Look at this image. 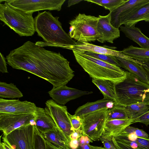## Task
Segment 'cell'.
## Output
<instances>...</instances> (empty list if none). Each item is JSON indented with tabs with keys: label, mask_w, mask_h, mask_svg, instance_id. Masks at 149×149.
<instances>
[{
	"label": "cell",
	"mask_w": 149,
	"mask_h": 149,
	"mask_svg": "<svg viewBox=\"0 0 149 149\" xmlns=\"http://www.w3.org/2000/svg\"><path fill=\"white\" fill-rule=\"evenodd\" d=\"M79 145V142L77 140H70L69 143V149H77Z\"/></svg>",
	"instance_id": "cell-42"
},
{
	"label": "cell",
	"mask_w": 149,
	"mask_h": 149,
	"mask_svg": "<svg viewBox=\"0 0 149 149\" xmlns=\"http://www.w3.org/2000/svg\"><path fill=\"white\" fill-rule=\"evenodd\" d=\"M34 113L14 114L0 113V130L5 136L22 126L35 125Z\"/></svg>",
	"instance_id": "cell-11"
},
{
	"label": "cell",
	"mask_w": 149,
	"mask_h": 149,
	"mask_svg": "<svg viewBox=\"0 0 149 149\" xmlns=\"http://www.w3.org/2000/svg\"><path fill=\"white\" fill-rule=\"evenodd\" d=\"M120 67L141 81L149 84L148 81L141 62L137 60L132 61L116 57Z\"/></svg>",
	"instance_id": "cell-18"
},
{
	"label": "cell",
	"mask_w": 149,
	"mask_h": 149,
	"mask_svg": "<svg viewBox=\"0 0 149 149\" xmlns=\"http://www.w3.org/2000/svg\"><path fill=\"white\" fill-rule=\"evenodd\" d=\"M141 65L143 68L147 78L149 81V60L141 62Z\"/></svg>",
	"instance_id": "cell-41"
},
{
	"label": "cell",
	"mask_w": 149,
	"mask_h": 149,
	"mask_svg": "<svg viewBox=\"0 0 149 149\" xmlns=\"http://www.w3.org/2000/svg\"><path fill=\"white\" fill-rule=\"evenodd\" d=\"M126 0H85L84 1L96 4L109 10L113 11L126 1Z\"/></svg>",
	"instance_id": "cell-30"
},
{
	"label": "cell",
	"mask_w": 149,
	"mask_h": 149,
	"mask_svg": "<svg viewBox=\"0 0 149 149\" xmlns=\"http://www.w3.org/2000/svg\"><path fill=\"white\" fill-rule=\"evenodd\" d=\"M49 12H38L35 17L36 31L44 41L36 42L40 47H54L73 50L77 43L63 29L59 20Z\"/></svg>",
	"instance_id": "cell-2"
},
{
	"label": "cell",
	"mask_w": 149,
	"mask_h": 149,
	"mask_svg": "<svg viewBox=\"0 0 149 149\" xmlns=\"http://www.w3.org/2000/svg\"><path fill=\"white\" fill-rule=\"evenodd\" d=\"M92 149H107L104 148L91 145Z\"/></svg>",
	"instance_id": "cell-46"
},
{
	"label": "cell",
	"mask_w": 149,
	"mask_h": 149,
	"mask_svg": "<svg viewBox=\"0 0 149 149\" xmlns=\"http://www.w3.org/2000/svg\"><path fill=\"white\" fill-rule=\"evenodd\" d=\"M127 134L133 133L137 136L144 138H148L149 135L143 130L129 126L123 131Z\"/></svg>",
	"instance_id": "cell-33"
},
{
	"label": "cell",
	"mask_w": 149,
	"mask_h": 149,
	"mask_svg": "<svg viewBox=\"0 0 149 149\" xmlns=\"http://www.w3.org/2000/svg\"><path fill=\"white\" fill-rule=\"evenodd\" d=\"M97 24V30L100 37L97 41L104 43H111L120 36V30L113 26L111 23L110 14L109 13L105 16L99 15Z\"/></svg>",
	"instance_id": "cell-15"
},
{
	"label": "cell",
	"mask_w": 149,
	"mask_h": 149,
	"mask_svg": "<svg viewBox=\"0 0 149 149\" xmlns=\"http://www.w3.org/2000/svg\"><path fill=\"white\" fill-rule=\"evenodd\" d=\"M92 80L102 93L104 98L113 100L115 102L116 83L109 80L94 78H92Z\"/></svg>",
	"instance_id": "cell-23"
},
{
	"label": "cell",
	"mask_w": 149,
	"mask_h": 149,
	"mask_svg": "<svg viewBox=\"0 0 149 149\" xmlns=\"http://www.w3.org/2000/svg\"><path fill=\"white\" fill-rule=\"evenodd\" d=\"M0 149H4L2 145L1 142L0 143Z\"/></svg>",
	"instance_id": "cell-47"
},
{
	"label": "cell",
	"mask_w": 149,
	"mask_h": 149,
	"mask_svg": "<svg viewBox=\"0 0 149 149\" xmlns=\"http://www.w3.org/2000/svg\"><path fill=\"white\" fill-rule=\"evenodd\" d=\"M129 118L125 107L114 104L108 110L107 120H124Z\"/></svg>",
	"instance_id": "cell-29"
},
{
	"label": "cell",
	"mask_w": 149,
	"mask_h": 149,
	"mask_svg": "<svg viewBox=\"0 0 149 149\" xmlns=\"http://www.w3.org/2000/svg\"><path fill=\"white\" fill-rule=\"evenodd\" d=\"M129 118L137 119L149 111V106L143 103H137L125 107Z\"/></svg>",
	"instance_id": "cell-28"
},
{
	"label": "cell",
	"mask_w": 149,
	"mask_h": 149,
	"mask_svg": "<svg viewBox=\"0 0 149 149\" xmlns=\"http://www.w3.org/2000/svg\"><path fill=\"white\" fill-rule=\"evenodd\" d=\"M109 109H103L79 116L82 135L87 136L93 141H99L103 133Z\"/></svg>",
	"instance_id": "cell-7"
},
{
	"label": "cell",
	"mask_w": 149,
	"mask_h": 149,
	"mask_svg": "<svg viewBox=\"0 0 149 149\" xmlns=\"http://www.w3.org/2000/svg\"><path fill=\"white\" fill-rule=\"evenodd\" d=\"M83 1L82 0H69L68 1V7L70 6L78 3Z\"/></svg>",
	"instance_id": "cell-44"
},
{
	"label": "cell",
	"mask_w": 149,
	"mask_h": 149,
	"mask_svg": "<svg viewBox=\"0 0 149 149\" xmlns=\"http://www.w3.org/2000/svg\"><path fill=\"white\" fill-rule=\"evenodd\" d=\"M72 50L80 52H90L98 54L114 56L125 59L135 61L134 59L123 53L122 51H118L104 47L93 45L89 43L77 42Z\"/></svg>",
	"instance_id": "cell-16"
},
{
	"label": "cell",
	"mask_w": 149,
	"mask_h": 149,
	"mask_svg": "<svg viewBox=\"0 0 149 149\" xmlns=\"http://www.w3.org/2000/svg\"><path fill=\"white\" fill-rule=\"evenodd\" d=\"M46 140L47 149H61L52 143Z\"/></svg>",
	"instance_id": "cell-43"
},
{
	"label": "cell",
	"mask_w": 149,
	"mask_h": 149,
	"mask_svg": "<svg viewBox=\"0 0 149 149\" xmlns=\"http://www.w3.org/2000/svg\"><path fill=\"white\" fill-rule=\"evenodd\" d=\"M82 135V131L81 129L73 132L70 135L69 138L70 140H77Z\"/></svg>",
	"instance_id": "cell-40"
},
{
	"label": "cell",
	"mask_w": 149,
	"mask_h": 149,
	"mask_svg": "<svg viewBox=\"0 0 149 149\" xmlns=\"http://www.w3.org/2000/svg\"><path fill=\"white\" fill-rule=\"evenodd\" d=\"M34 127L30 124L17 128L3 136V141L13 149H33Z\"/></svg>",
	"instance_id": "cell-8"
},
{
	"label": "cell",
	"mask_w": 149,
	"mask_h": 149,
	"mask_svg": "<svg viewBox=\"0 0 149 149\" xmlns=\"http://www.w3.org/2000/svg\"><path fill=\"white\" fill-rule=\"evenodd\" d=\"M6 58L13 68L34 74L53 87L66 85L74 76L70 62L60 53L47 50L30 41L11 51Z\"/></svg>",
	"instance_id": "cell-1"
},
{
	"label": "cell",
	"mask_w": 149,
	"mask_h": 149,
	"mask_svg": "<svg viewBox=\"0 0 149 149\" xmlns=\"http://www.w3.org/2000/svg\"><path fill=\"white\" fill-rule=\"evenodd\" d=\"M99 19V17L79 13L69 22V36L78 42L89 43L97 40L100 37L97 30Z\"/></svg>",
	"instance_id": "cell-6"
},
{
	"label": "cell",
	"mask_w": 149,
	"mask_h": 149,
	"mask_svg": "<svg viewBox=\"0 0 149 149\" xmlns=\"http://www.w3.org/2000/svg\"><path fill=\"white\" fill-rule=\"evenodd\" d=\"M149 22V2L143 5L128 17L122 24L125 26L135 25L139 22Z\"/></svg>",
	"instance_id": "cell-24"
},
{
	"label": "cell",
	"mask_w": 149,
	"mask_h": 149,
	"mask_svg": "<svg viewBox=\"0 0 149 149\" xmlns=\"http://www.w3.org/2000/svg\"><path fill=\"white\" fill-rule=\"evenodd\" d=\"M11 6L26 12L47 10L59 11L65 0H6Z\"/></svg>",
	"instance_id": "cell-9"
},
{
	"label": "cell",
	"mask_w": 149,
	"mask_h": 149,
	"mask_svg": "<svg viewBox=\"0 0 149 149\" xmlns=\"http://www.w3.org/2000/svg\"><path fill=\"white\" fill-rule=\"evenodd\" d=\"M115 104L124 107L137 103L149 106V84L146 83L128 71L124 80L115 86Z\"/></svg>",
	"instance_id": "cell-3"
},
{
	"label": "cell",
	"mask_w": 149,
	"mask_h": 149,
	"mask_svg": "<svg viewBox=\"0 0 149 149\" xmlns=\"http://www.w3.org/2000/svg\"><path fill=\"white\" fill-rule=\"evenodd\" d=\"M133 120L134 123H140L146 126L149 125V111L143 116Z\"/></svg>",
	"instance_id": "cell-37"
},
{
	"label": "cell",
	"mask_w": 149,
	"mask_h": 149,
	"mask_svg": "<svg viewBox=\"0 0 149 149\" xmlns=\"http://www.w3.org/2000/svg\"><path fill=\"white\" fill-rule=\"evenodd\" d=\"M123 53L141 62L149 60V49L142 48L132 45L124 48Z\"/></svg>",
	"instance_id": "cell-26"
},
{
	"label": "cell",
	"mask_w": 149,
	"mask_h": 149,
	"mask_svg": "<svg viewBox=\"0 0 149 149\" xmlns=\"http://www.w3.org/2000/svg\"><path fill=\"white\" fill-rule=\"evenodd\" d=\"M72 51L76 61L92 78L109 80L116 83L123 81L126 77V71L118 66L84 52Z\"/></svg>",
	"instance_id": "cell-4"
},
{
	"label": "cell",
	"mask_w": 149,
	"mask_h": 149,
	"mask_svg": "<svg viewBox=\"0 0 149 149\" xmlns=\"http://www.w3.org/2000/svg\"><path fill=\"white\" fill-rule=\"evenodd\" d=\"M112 140L117 149H135L123 142L116 140L113 136Z\"/></svg>",
	"instance_id": "cell-39"
},
{
	"label": "cell",
	"mask_w": 149,
	"mask_h": 149,
	"mask_svg": "<svg viewBox=\"0 0 149 149\" xmlns=\"http://www.w3.org/2000/svg\"><path fill=\"white\" fill-rule=\"evenodd\" d=\"M134 123L133 120L128 118L124 120H107L104 128L103 135L113 136L123 132L127 127Z\"/></svg>",
	"instance_id": "cell-20"
},
{
	"label": "cell",
	"mask_w": 149,
	"mask_h": 149,
	"mask_svg": "<svg viewBox=\"0 0 149 149\" xmlns=\"http://www.w3.org/2000/svg\"><path fill=\"white\" fill-rule=\"evenodd\" d=\"M36 104L27 101L0 98V113L14 114L34 113Z\"/></svg>",
	"instance_id": "cell-14"
},
{
	"label": "cell",
	"mask_w": 149,
	"mask_h": 149,
	"mask_svg": "<svg viewBox=\"0 0 149 149\" xmlns=\"http://www.w3.org/2000/svg\"><path fill=\"white\" fill-rule=\"evenodd\" d=\"M0 19L20 36H33L35 33L33 13L26 12L9 4L5 0H0Z\"/></svg>",
	"instance_id": "cell-5"
},
{
	"label": "cell",
	"mask_w": 149,
	"mask_h": 149,
	"mask_svg": "<svg viewBox=\"0 0 149 149\" xmlns=\"http://www.w3.org/2000/svg\"><path fill=\"white\" fill-rule=\"evenodd\" d=\"M93 92L80 90L66 85L53 88L48 92L52 99L57 104L64 105L70 101L82 96L90 94Z\"/></svg>",
	"instance_id": "cell-13"
},
{
	"label": "cell",
	"mask_w": 149,
	"mask_h": 149,
	"mask_svg": "<svg viewBox=\"0 0 149 149\" xmlns=\"http://www.w3.org/2000/svg\"><path fill=\"white\" fill-rule=\"evenodd\" d=\"M115 103L113 100L104 98L93 102H87L79 107L75 111L74 115L81 116L103 109H110Z\"/></svg>",
	"instance_id": "cell-19"
},
{
	"label": "cell",
	"mask_w": 149,
	"mask_h": 149,
	"mask_svg": "<svg viewBox=\"0 0 149 149\" xmlns=\"http://www.w3.org/2000/svg\"><path fill=\"white\" fill-rule=\"evenodd\" d=\"M45 104L57 127L69 143V136L73 131L67 107L57 104L52 99L47 100Z\"/></svg>",
	"instance_id": "cell-10"
},
{
	"label": "cell",
	"mask_w": 149,
	"mask_h": 149,
	"mask_svg": "<svg viewBox=\"0 0 149 149\" xmlns=\"http://www.w3.org/2000/svg\"><path fill=\"white\" fill-rule=\"evenodd\" d=\"M23 94L13 83L0 82L1 98H14L22 97Z\"/></svg>",
	"instance_id": "cell-27"
},
{
	"label": "cell",
	"mask_w": 149,
	"mask_h": 149,
	"mask_svg": "<svg viewBox=\"0 0 149 149\" xmlns=\"http://www.w3.org/2000/svg\"><path fill=\"white\" fill-rule=\"evenodd\" d=\"M2 145L4 149H13L9 145L6 143L1 142Z\"/></svg>",
	"instance_id": "cell-45"
},
{
	"label": "cell",
	"mask_w": 149,
	"mask_h": 149,
	"mask_svg": "<svg viewBox=\"0 0 149 149\" xmlns=\"http://www.w3.org/2000/svg\"><path fill=\"white\" fill-rule=\"evenodd\" d=\"M135 26H121L119 27L120 30L123 32L126 37L137 43L141 48L149 49V38Z\"/></svg>",
	"instance_id": "cell-21"
},
{
	"label": "cell",
	"mask_w": 149,
	"mask_h": 149,
	"mask_svg": "<svg viewBox=\"0 0 149 149\" xmlns=\"http://www.w3.org/2000/svg\"><path fill=\"white\" fill-rule=\"evenodd\" d=\"M33 149H47L46 140L35 125Z\"/></svg>",
	"instance_id": "cell-31"
},
{
	"label": "cell",
	"mask_w": 149,
	"mask_h": 149,
	"mask_svg": "<svg viewBox=\"0 0 149 149\" xmlns=\"http://www.w3.org/2000/svg\"><path fill=\"white\" fill-rule=\"evenodd\" d=\"M149 2V0H127L113 11L109 12L111 23L119 29L124 20L141 6Z\"/></svg>",
	"instance_id": "cell-12"
},
{
	"label": "cell",
	"mask_w": 149,
	"mask_h": 149,
	"mask_svg": "<svg viewBox=\"0 0 149 149\" xmlns=\"http://www.w3.org/2000/svg\"><path fill=\"white\" fill-rule=\"evenodd\" d=\"M6 58L0 53V71L3 73H8Z\"/></svg>",
	"instance_id": "cell-38"
},
{
	"label": "cell",
	"mask_w": 149,
	"mask_h": 149,
	"mask_svg": "<svg viewBox=\"0 0 149 149\" xmlns=\"http://www.w3.org/2000/svg\"><path fill=\"white\" fill-rule=\"evenodd\" d=\"M34 114V125L41 133L58 128L47 107H37Z\"/></svg>",
	"instance_id": "cell-17"
},
{
	"label": "cell",
	"mask_w": 149,
	"mask_h": 149,
	"mask_svg": "<svg viewBox=\"0 0 149 149\" xmlns=\"http://www.w3.org/2000/svg\"><path fill=\"white\" fill-rule=\"evenodd\" d=\"M84 53L87 55L113 65H116L119 67H120L115 56L101 54L90 52H85Z\"/></svg>",
	"instance_id": "cell-32"
},
{
	"label": "cell",
	"mask_w": 149,
	"mask_h": 149,
	"mask_svg": "<svg viewBox=\"0 0 149 149\" xmlns=\"http://www.w3.org/2000/svg\"><path fill=\"white\" fill-rule=\"evenodd\" d=\"M113 137V136H112ZM112 136H106L102 135L99 139L107 149H117L113 141Z\"/></svg>",
	"instance_id": "cell-36"
},
{
	"label": "cell",
	"mask_w": 149,
	"mask_h": 149,
	"mask_svg": "<svg viewBox=\"0 0 149 149\" xmlns=\"http://www.w3.org/2000/svg\"><path fill=\"white\" fill-rule=\"evenodd\" d=\"M78 140L79 145L77 149H92L90 143L93 141L87 136L82 135Z\"/></svg>",
	"instance_id": "cell-35"
},
{
	"label": "cell",
	"mask_w": 149,
	"mask_h": 149,
	"mask_svg": "<svg viewBox=\"0 0 149 149\" xmlns=\"http://www.w3.org/2000/svg\"><path fill=\"white\" fill-rule=\"evenodd\" d=\"M68 116L71 123L72 129L73 132L81 129L82 122L79 116L72 115L68 113Z\"/></svg>",
	"instance_id": "cell-34"
},
{
	"label": "cell",
	"mask_w": 149,
	"mask_h": 149,
	"mask_svg": "<svg viewBox=\"0 0 149 149\" xmlns=\"http://www.w3.org/2000/svg\"><path fill=\"white\" fill-rule=\"evenodd\" d=\"M41 134L45 140L59 148L69 149L68 140L58 128Z\"/></svg>",
	"instance_id": "cell-22"
},
{
	"label": "cell",
	"mask_w": 149,
	"mask_h": 149,
	"mask_svg": "<svg viewBox=\"0 0 149 149\" xmlns=\"http://www.w3.org/2000/svg\"><path fill=\"white\" fill-rule=\"evenodd\" d=\"M129 140L127 145L135 149H149V138L139 137L133 133L127 134L123 132L118 134Z\"/></svg>",
	"instance_id": "cell-25"
}]
</instances>
